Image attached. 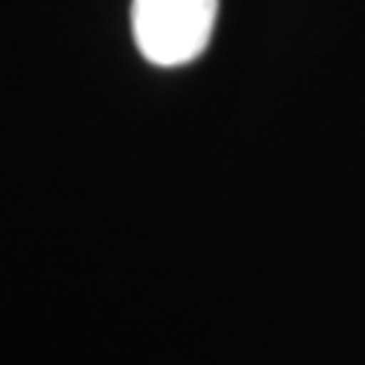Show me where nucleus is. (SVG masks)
Returning <instances> with one entry per match:
<instances>
[{
    "label": "nucleus",
    "mask_w": 365,
    "mask_h": 365,
    "mask_svg": "<svg viewBox=\"0 0 365 365\" xmlns=\"http://www.w3.org/2000/svg\"><path fill=\"white\" fill-rule=\"evenodd\" d=\"M216 9L220 0H131L137 49L158 67L195 61L213 37Z\"/></svg>",
    "instance_id": "nucleus-1"
}]
</instances>
